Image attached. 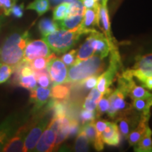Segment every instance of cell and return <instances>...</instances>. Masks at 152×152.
I'll return each mask as SVG.
<instances>
[{
  "label": "cell",
  "mask_w": 152,
  "mask_h": 152,
  "mask_svg": "<svg viewBox=\"0 0 152 152\" xmlns=\"http://www.w3.org/2000/svg\"><path fill=\"white\" fill-rule=\"evenodd\" d=\"M30 37L28 30L11 33L0 47V63L16 66L21 62L25 48L30 41Z\"/></svg>",
  "instance_id": "1"
},
{
  "label": "cell",
  "mask_w": 152,
  "mask_h": 152,
  "mask_svg": "<svg viewBox=\"0 0 152 152\" xmlns=\"http://www.w3.org/2000/svg\"><path fill=\"white\" fill-rule=\"evenodd\" d=\"M105 67L104 58L97 54H93L87 59L75 62L70 66L65 83L74 85L90 76H99L104 71Z\"/></svg>",
  "instance_id": "2"
},
{
  "label": "cell",
  "mask_w": 152,
  "mask_h": 152,
  "mask_svg": "<svg viewBox=\"0 0 152 152\" xmlns=\"http://www.w3.org/2000/svg\"><path fill=\"white\" fill-rule=\"evenodd\" d=\"M95 29L85 30L80 26L73 30H56L42 37L49 48L56 54H63L71 49L78 41L80 36L89 35Z\"/></svg>",
  "instance_id": "3"
},
{
  "label": "cell",
  "mask_w": 152,
  "mask_h": 152,
  "mask_svg": "<svg viewBox=\"0 0 152 152\" xmlns=\"http://www.w3.org/2000/svg\"><path fill=\"white\" fill-rule=\"evenodd\" d=\"M125 72L133 78L135 77L144 88L152 91V53L137 56L133 67Z\"/></svg>",
  "instance_id": "4"
},
{
  "label": "cell",
  "mask_w": 152,
  "mask_h": 152,
  "mask_svg": "<svg viewBox=\"0 0 152 152\" xmlns=\"http://www.w3.org/2000/svg\"><path fill=\"white\" fill-rule=\"evenodd\" d=\"M126 95L118 88L112 91L109 94V108L108 109V115L112 119L116 118L118 116L130 111L133 109L132 104L127 103L125 101Z\"/></svg>",
  "instance_id": "5"
},
{
  "label": "cell",
  "mask_w": 152,
  "mask_h": 152,
  "mask_svg": "<svg viewBox=\"0 0 152 152\" xmlns=\"http://www.w3.org/2000/svg\"><path fill=\"white\" fill-rule=\"evenodd\" d=\"M47 69L53 85L65 83L68 75L67 68L61 59L54 53L50 54Z\"/></svg>",
  "instance_id": "6"
},
{
  "label": "cell",
  "mask_w": 152,
  "mask_h": 152,
  "mask_svg": "<svg viewBox=\"0 0 152 152\" xmlns=\"http://www.w3.org/2000/svg\"><path fill=\"white\" fill-rule=\"evenodd\" d=\"M35 120H32L25 124L19 126L16 132L12 136L9 141L4 146L2 151L6 152H19L23 151L24 142L26 135L32 128Z\"/></svg>",
  "instance_id": "7"
},
{
  "label": "cell",
  "mask_w": 152,
  "mask_h": 152,
  "mask_svg": "<svg viewBox=\"0 0 152 152\" xmlns=\"http://www.w3.org/2000/svg\"><path fill=\"white\" fill-rule=\"evenodd\" d=\"M49 122L50 121H49V118L47 116H42L39 121L35 120V123L30 128L25 139L23 151H34L38 140L44 130L47 128Z\"/></svg>",
  "instance_id": "8"
},
{
  "label": "cell",
  "mask_w": 152,
  "mask_h": 152,
  "mask_svg": "<svg viewBox=\"0 0 152 152\" xmlns=\"http://www.w3.org/2000/svg\"><path fill=\"white\" fill-rule=\"evenodd\" d=\"M52 54L51 49L43 39L30 41L24 50L23 60L30 62L39 57H47Z\"/></svg>",
  "instance_id": "9"
},
{
  "label": "cell",
  "mask_w": 152,
  "mask_h": 152,
  "mask_svg": "<svg viewBox=\"0 0 152 152\" xmlns=\"http://www.w3.org/2000/svg\"><path fill=\"white\" fill-rule=\"evenodd\" d=\"M20 126V120L18 115L11 114L6 118L0 124V151H2L4 146L12 137Z\"/></svg>",
  "instance_id": "10"
},
{
  "label": "cell",
  "mask_w": 152,
  "mask_h": 152,
  "mask_svg": "<svg viewBox=\"0 0 152 152\" xmlns=\"http://www.w3.org/2000/svg\"><path fill=\"white\" fill-rule=\"evenodd\" d=\"M140 120V116L130 110L122 113L116 118V123L118 127L120 134L127 139L131 131L136 127Z\"/></svg>",
  "instance_id": "11"
},
{
  "label": "cell",
  "mask_w": 152,
  "mask_h": 152,
  "mask_svg": "<svg viewBox=\"0 0 152 152\" xmlns=\"http://www.w3.org/2000/svg\"><path fill=\"white\" fill-rule=\"evenodd\" d=\"M91 38V45L95 54L105 58L110 52V43L104 34L94 30L89 34Z\"/></svg>",
  "instance_id": "12"
},
{
  "label": "cell",
  "mask_w": 152,
  "mask_h": 152,
  "mask_svg": "<svg viewBox=\"0 0 152 152\" xmlns=\"http://www.w3.org/2000/svg\"><path fill=\"white\" fill-rule=\"evenodd\" d=\"M51 95V89L49 87H36L30 91V103L33 104V111L40 110L44 106L48 103Z\"/></svg>",
  "instance_id": "13"
},
{
  "label": "cell",
  "mask_w": 152,
  "mask_h": 152,
  "mask_svg": "<svg viewBox=\"0 0 152 152\" xmlns=\"http://www.w3.org/2000/svg\"><path fill=\"white\" fill-rule=\"evenodd\" d=\"M56 137V132L52 128L47 126V128L44 130L38 140L34 151L39 152L52 151L55 147Z\"/></svg>",
  "instance_id": "14"
},
{
  "label": "cell",
  "mask_w": 152,
  "mask_h": 152,
  "mask_svg": "<svg viewBox=\"0 0 152 152\" xmlns=\"http://www.w3.org/2000/svg\"><path fill=\"white\" fill-rule=\"evenodd\" d=\"M151 113H141L137 125L128 134L127 140L130 146H134L137 144L142 137L146 130L149 127V121Z\"/></svg>",
  "instance_id": "15"
},
{
  "label": "cell",
  "mask_w": 152,
  "mask_h": 152,
  "mask_svg": "<svg viewBox=\"0 0 152 152\" xmlns=\"http://www.w3.org/2000/svg\"><path fill=\"white\" fill-rule=\"evenodd\" d=\"M102 141L104 144L113 147H118L119 145L121 134L116 123L108 121L107 126L102 132Z\"/></svg>",
  "instance_id": "16"
},
{
  "label": "cell",
  "mask_w": 152,
  "mask_h": 152,
  "mask_svg": "<svg viewBox=\"0 0 152 152\" xmlns=\"http://www.w3.org/2000/svg\"><path fill=\"white\" fill-rule=\"evenodd\" d=\"M100 7L98 9H86L85 8L83 13V21L80 25V27L85 30L94 29V26L100 28Z\"/></svg>",
  "instance_id": "17"
},
{
  "label": "cell",
  "mask_w": 152,
  "mask_h": 152,
  "mask_svg": "<svg viewBox=\"0 0 152 152\" xmlns=\"http://www.w3.org/2000/svg\"><path fill=\"white\" fill-rule=\"evenodd\" d=\"M72 85L65 83V84L53 85L51 88L50 97L54 99L61 101H68L71 94Z\"/></svg>",
  "instance_id": "18"
},
{
  "label": "cell",
  "mask_w": 152,
  "mask_h": 152,
  "mask_svg": "<svg viewBox=\"0 0 152 152\" xmlns=\"http://www.w3.org/2000/svg\"><path fill=\"white\" fill-rule=\"evenodd\" d=\"M100 20L102 21V26H103V30L104 33V35L107 38L108 40L109 41L110 45L115 42V39L112 37L111 36V23H110L109 11H108L107 7L105 4H100Z\"/></svg>",
  "instance_id": "19"
},
{
  "label": "cell",
  "mask_w": 152,
  "mask_h": 152,
  "mask_svg": "<svg viewBox=\"0 0 152 152\" xmlns=\"http://www.w3.org/2000/svg\"><path fill=\"white\" fill-rule=\"evenodd\" d=\"M151 136L152 131L149 127H148L142 137L137 144L134 146V151L137 152H152Z\"/></svg>",
  "instance_id": "20"
},
{
  "label": "cell",
  "mask_w": 152,
  "mask_h": 152,
  "mask_svg": "<svg viewBox=\"0 0 152 152\" xmlns=\"http://www.w3.org/2000/svg\"><path fill=\"white\" fill-rule=\"evenodd\" d=\"M102 95L103 94H102L96 87L92 88V90L85 98L84 104H83V109L90 110V111H95L99 101Z\"/></svg>",
  "instance_id": "21"
},
{
  "label": "cell",
  "mask_w": 152,
  "mask_h": 152,
  "mask_svg": "<svg viewBox=\"0 0 152 152\" xmlns=\"http://www.w3.org/2000/svg\"><path fill=\"white\" fill-rule=\"evenodd\" d=\"M93 54H94V52L91 45V38L89 35L85 42L80 47L79 49L77 51L75 62L87 59L89 57L92 56Z\"/></svg>",
  "instance_id": "22"
},
{
  "label": "cell",
  "mask_w": 152,
  "mask_h": 152,
  "mask_svg": "<svg viewBox=\"0 0 152 152\" xmlns=\"http://www.w3.org/2000/svg\"><path fill=\"white\" fill-rule=\"evenodd\" d=\"M14 83L18 85V86L23 87L25 89L31 91L37 87V80L35 75L30 74L26 75H20L14 79Z\"/></svg>",
  "instance_id": "23"
},
{
  "label": "cell",
  "mask_w": 152,
  "mask_h": 152,
  "mask_svg": "<svg viewBox=\"0 0 152 152\" xmlns=\"http://www.w3.org/2000/svg\"><path fill=\"white\" fill-rule=\"evenodd\" d=\"M83 15H76V16L66 17L61 20H58V27L64 30L75 29L80 25L83 21Z\"/></svg>",
  "instance_id": "24"
},
{
  "label": "cell",
  "mask_w": 152,
  "mask_h": 152,
  "mask_svg": "<svg viewBox=\"0 0 152 152\" xmlns=\"http://www.w3.org/2000/svg\"><path fill=\"white\" fill-rule=\"evenodd\" d=\"M108 121L104 120H100L95 122V127L96 130V136L94 144V149L98 151H101L104 149V142L102 141V132L107 126Z\"/></svg>",
  "instance_id": "25"
},
{
  "label": "cell",
  "mask_w": 152,
  "mask_h": 152,
  "mask_svg": "<svg viewBox=\"0 0 152 152\" xmlns=\"http://www.w3.org/2000/svg\"><path fill=\"white\" fill-rule=\"evenodd\" d=\"M58 28V23L50 18L42 19L38 24V28L42 37L56 31Z\"/></svg>",
  "instance_id": "26"
},
{
  "label": "cell",
  "mask_w": 152,
  "mask_h": 152,
  "mask_svg": "<svg viewBox=\"0 0 152 152\" xmlns=\"http://www.w3.org/2000/svg\"><path fill=\"white\" fill-rule=\"evenodd\" d=\"M132 106L135 111L142 113H151L150 109L152 106V96L132 100Z\"/></svg>",
  "instance_id": "27"
},
{
  "label": "cell",
  "mask_w": 152,
  "mask_h": 152,
  "mask_svg": "<svg viewBox=\"0 0 152 152\" xmlns=\"http://www.w3.org/2000/svg\"><path fill=\"white\" fill-rule=\"evenodd\" d=\"M50 8L51 6L49 0H34L33 2L28 4L26 9L35 11L38 16H40L48 11Z\"/></svg>",
  "instance_id": "28"
},
{
  "label": "cell",
  "mask_w": 152,
  "mask_h": 152,
  "mask_svg": "<svg viewBox=\"0 0 152 152\" xmlns=\"http://www.w3.org/2000/svg\"><path fill=\"white\" fill-rule=\"evenodd\" d=\"M70 4L71 3L64 1L56 6L53 10V20L55 21H58L66 18L69 10Z\"/></svg>",
  "instance_id": "29"
},
{
  "label": "cell",
  "mask_w": 152,
  "mask_h": 152,
  "mask_svg": "<svg viewBox=\"0 0 152 152\" xmlns=\"http://www.w3.org/2000/svg\"><path fill=\"white\" fill-rule=\"evenodd\" d=\"M89 142L86 134L80 128L77 138L75 140V151H87L89 149Z\"/></svg>",
  "instance_id": "30"
},
{
  "label": "cell",
  "mask_w": 152,
  "mask_h": 152,
  "mask_svg": "<svg viewBox=\"0 0 152 152\" xmlns=\"http://www.w3.org/2000/svg\"><path fill=\"white\" fill-rule=\"evenodd\" d=\"M37 83L42 87H49L51 85V79L47 68L39 71H33Z\"/></svg>",
  "instance_id": "31"
},
{
  "label": "cell",
  "mask_w": 152,
  "mask_h": 152,
  "mask_svg": "<svg viewBox=\"0 0 152 152\" xmlns=\"http://www.w3.org/2000/svg\"><path fill=\"white\" fill-rule=\"evenodd\" d=\"M80 129L85 132V134H86L90 143H94L96 136L95 121H91V122L83 124V127H80Z\"/></svg>",
  "instance_id": "32"
},
{
  "label": "cell",
  "mask_w": 152,
  "mask_h": 152,
  "mask_svg": "<svg viewBox=\"0 0 152 152\" xmlns=\"http://www.w3.org/2000/svg\"><path fill=\"white\" fill-rule=\"evenodd\" d=\"M111 93H106L102 95V96L99 101L97 104V109L96 112V118H99L102 114L108 111L109 108V96Z\"/></svg>",
  "instance_id": "33"
},
{
  "label": "cell",
  "mask_w": 152,
  "mask_h": 152,
  "mask_svg": "<svg viewBox=\"0 0 152 152\" xmlns=\"http://www.w3.org/2000/svg\"><path fill=\"white\" fill-rule=\"evenodd\" d=\"M85 7L81 0H74L70 4L67 17L76 16V15H83Z\"/></svg>",
  "instance_id": "34"
},
{
  "label": "cell",
  "mask_w": 152,
  "mask_h": 152,
  "mask_svg": "<svg viewBox=\"0 0 152 152\" xmlns=\"http://www.w3.org/2000/svg\"><path fill=\"white\" fill-rule=\"evenodd\" d=\"M14 66L7 64H1L0 66V85L7 82L14 73Z\"/></svg>",
  "instance_id": "35"
},
{
  "label": "cell",
  "mask_w": 152,
  "mask_h": 152,
  "mask_svg": "<svg viewBox=\"0 0 152 152\" xmlns=\"http://www.w3.org/2000/svg\"><path fill=\"white\" fill-rule=\"evenodd\" d=\"M50 58V55L47 57H39L30 62V65L33 71H39L47 68Z\"/></svg>",
  "instance_id": "36"
},
{
  "label": "cell",
  "mask_w": 152,
  "mask_h": 152,
  "mask_svg": "<svg viewBox=\"0 0 152 152\" xmlns=\"http://www.w3.org/2000/svg\"><path fill=\"white\" fill-rule=\"evenodd\" d=\"M95 118H96V111H90V110L83 109L80 113V119L83 124L94 121H95Z\"/></svg>",
  "instance_id": "37"
},
{
  "label": "cell",
  "mask_w": 152,
  "mask_h": 152,
  "mask_svg": "<svg viewBox=\"0 0 152 152\" xmlns=\"http://www.w3.org/2000/svg\"><path fill=\"white\" fill-rule=\"evenodd\" d=\"M98 77V75L90 76V77H87V78L85 79L84 80H83L79 83H77V84L75 85L81 86L82 87H83V88H85V90H91V89L94 88V87L96 85Z\"/></svg>",
  "instance_id": "38"
},
{
  "label": "cell",
  "mask_w": 152,
  "mask_h": 152,
  "mask_svg": "<svg viewBox=\"0 0 152 152\" xmlns=\"http://www.w3.org/2000/svg\"><path fill=\"white\" fill-rule=\"evenodd\" d=\"M17 0H0V9H1L4 16H8L11 14V9L16 4Z\"/></svg>",
  "instance_id": "39"
},
{
  "label": "cell",
  "mask_w": 152,
  "mask_h": 152,
  "mask_svg": "<svg viewBox=\"0 0 152 152\" xmlns=\"http://www.w3.org/2000/svg\"><path fill=\"white\" fill-rule=\"evenodd\" d=\"M76 53H77L76 49H72L69 52L66 53L65 54L63 55L61 59L64 63L66 66L69 67V66H71L75 63Z\"/></svg>",
  "instance_id": "40"
},
{
  "label": "cell",
  "mask_w": 152,
  "mask_h": 152,
  "mask_svg": "<svg viewBox=\"0 0 152 152\" xmlns=\"http://www.w3.org/2000/svg\"><path fill=\"white\" fill-rule=\"evenodd\" d=\"M24 12V4L16 5L15 4L13 8L11 9V14H12L15 18H20L23 16Z\"/></svg>",
  "instance_id": "41"
},
{
  "label": "cell",
  "mask_w": 152,
  "mask_h": 152,
  "mask_svg": "<svg viewBox=\"0 0 152 152\" xmlns=\"http://www.w3.org/2000/svg\"><path fill=\"white\" fill-rule=\"evenodd\" d=\"M86 9H98L100 7V4L95 0H81Z\"/></svg>",
  "instance_id": "42"
},
{
  "label": "cell",
  "mask_w": 152,
  "mask_h": 152,
  "mask_svg": "<svg viewBox=\"0 0 152 152\" xmlns=\"http://www.w3.org/2000/svg\"><path fill=\"white\" fill-rule=\"evenodd\" d=\"M4 20V16L2 15V14H1V11H0V30H1V28L3 26Z\"/></svg>",
  "instance_id": "43"
},
{
  "label": "cell",
  "mask_w": 152,
  "mask_h": 152,
  "mask_svg": "<svg viewBox=\"0 0 152 152\" xmlns=\"http://www.w3.org/2000/svg\"><path fill=\"white\" fill-rule=\"evenodd\" d=\"M51 2H52L53 4H58L64 2L65 0H50Z\"/></svg>",
  "instance_id": "44"
},
{
  "label": "cell",
  "mask_w": 152,
  "mask_h": 152,
  "mask_svg": "<svg viewBox=\"0 0 152 152\" xmlns=\"http://www.w3.org/2000/svg\"><path fill=\"white\" fill-rule=\"evenodd\" d=\"M107 1H108V0H102V4L106 5V4H107Z\"/></svg>",
  "instance_id": "45"
},
{
  "label": "cell",
  "mask_w": 152,
  "mask_h": 152,
  "mask_svg": "<svg viewBox=\"0 0 152 152\" xmlns=\"http://www.w3.org/2000/svg\"><path fill=\"white\" fill-rule=\"evenodd\" d=\"M95 1H100V0H95Z\"/></svg>",
  "instance_id": "46"
},
{
  "label": "cell",
  "mask_w": 152,
  "mask_h": 152,
  "mask_svg": "<svg viewBox=\"0 0 152 152\" xmlns=\"http://www.w3.org/2000/svg\"><path fill=\"white\" fill-rule=\"evenodd\" d=\"M1 63H0V66H1Z\"/></svg>",
  "instance_id": "47"
}]
</instances>
